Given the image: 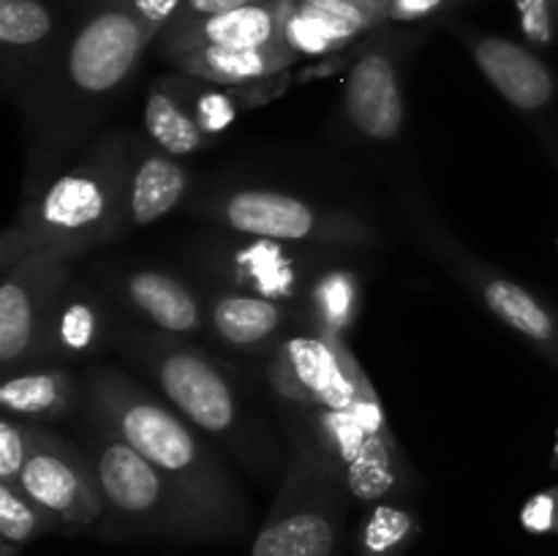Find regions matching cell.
I'll return each instance as SVG.
<instances>
[{
	"mask_svg": "<svg viewBox=\"0 0 558 556\" xmlns=\"http://www.w3.org/2000/svg\"><path fill=\"white\" fill-rule=\"evenodd\" d=\"M153 44L131 0H63L58 38L14 98L27 147L22 191L107 131Z\"/></svg>",
	"mask_w": 558,
	"mask_h": 556,
	"instance_id": "cell-1",
	"label": "cell"
},
{
	"mask_svg": "<svg viewBox=\"0 0 558 556\" xmlns=\"http://www.w3.org/2000/svg\"><path fill=\"white\" fill-rule=\"evenodd\" d=\"M554 467L558 469V434H556V445H554Z\"/></svg>",
	"mask_w": 558,
	"mask_h": 556,
	"instance_id": "cell-34",
	"label": "cell"
},
{
	"mask_svg": "<svg viewBox=\"0 0 558 556\" xmlns=\"http://www.w3.org/2000/svg\"><path fill=\"white\" fill-rule=\"evenodd\" d=\"M20 485L54 523L58 534H98L107 505L93 463L76 439L33 423V447Z\"/></svg>",
	"mask_w": 558,
	"mask_h": 556,
	"instance_id": "cell-12",
	"label": "cell"
},
{
	"mask_svg": "<svg viewBox=\"0 0 558 556\" xmlns=\"http://www.w3.org/2000/svg\"><path fill=\"white\" fill-rule=\"evenodd\" d=\"M142 123H145V131H142V134H145L153 145L161 147L163 153H169V156L174 158H185L194 156V153L207 150L213 142L210 136L199 129L194 114L185 109V104L180 101V96L172 90L167 76H158V80H153V85L147 87Z\"/></svg>",
	"mask_w": 558,
	"mask_h": 556,
	"instance_id": "cell-22",
	"label": "cell"
},
{
	"mask_svg": "<svg viewBox=\"0 0 558 556\" xmlns=\"http://www.w3.org/2000/svg\"><path fill=\"white\" fill-rule=\"evenodd\" d=\"M292 3V0H289ZM283 16L287 3H254L221 14L172 20L156 38L163 60L207 47H270L283 44Z\"/></svg>",
	"mask_w": 558,
	"mask_h": 556,
	"instance_id": "cell-17",
	"label": "cell"
},
{
	"mask_svg": "<svg viewBox=\"0 0 558 556\" xmlns=\"http://www.w3.org/2000/svg\"><path fill=\"white\" fill-rule=\"evenodd\" d=\"M521 527L529 534H558V485L539 491L523 505Z\"/></svg>",
	"mask_w": 558,
	"mask_h": 556,
	"instance_id": "cell-30",
	"label": "cell"
},
{
	"mask_svg": "<svg viewBox=\"0 0 558 556\" xmlns=\"http://www.w3.org/2000/svg\"><path fill=\"white\" fill-rule=\"evenodd\" d=\"M74 439L90 458L107 505L96 537L104 543H218L210 523L101 414L82 407Z\"/></svg>",
	"mask_w": 558,
	"mask_h": 556,
	"instance_id": "cell-5",
	"label": "cell"
},
{
	"mask_svg": "<svg viewBox=\"0 0 558 556\" xmlns=\"http://www.w3.org/2000/svg\"><path fill=\"white\" fill-rule=\"evenodd\" d=\"M82 376L69 365L36 363L27 368L0 374V407L25 423L49 425L82 412Z\"/></svg>",
	"mask_w": 558,
	"mask_h": 556,
	"instance_id": "cell-20",
	"label": "cell"
},
{
	"mask_svg": "<svg viewBox=\"0 0 558 556\" xmlns=\"http://www.w3.org/2000/svg\"><path fill=\"white\" fill-rule=\"evenodd\" d=\"M191 216L221 232L336 251H371L385 243L374 218L347 205L311 200L267 185H232L196 196Z\"/></svg>",
	"mask_w": 558,
	"mask_h": 556,
	"instance_id": "cell-7",
	"label": "cell"
},
{
	"mask_svg": "<svg viewBox=\"0 0 558 556\" xmlns=\"http://www.w3.org/2000/svg\"><path fill=\"white\" fill-rule=\"evenodd\" d=\"M425 33L379 31L354 58L343 82L341 129L368 147L396 145L407 129L403 71Z\"/></svg>",
	"mask_w": 558,
	"mask_h": 556,
	"instance_id": "cell-10",
	"label": "cell"
},
{
	"mask_svg": "<svg viewBox=\"0 0 558 556\" xmlns=\"http://www.w3.org/2000/svg\"><path fill=\"white\" fill-rule=\"evenodd\" d=\"M298 55L287 44L270 47H207L194 52L178 55L169 60L174 71L213 82V85H254V82L272 80L298 63Z\"/></svg>",
	"mask_w": 558,
	"mask_h": 556,
	"instance_id": "cell-21",
	"label": "cell"
},
{
	"mask_svg": "<svg viewBox=\"0 0 558 556\" xmlns=\"http://www.w3.org/2000/svg\"><path fill=\"white\" fill-rule=\"evenodd\" d=\"M450 33L472 55L480 74L496 93L529 118L539 145L558 169V74L543 52L510 36L480 31L474 25H456Z\"/></svg>",
	"mask_w": 558,
	"mask_h": 556,
	"instance_id": "cell-11",
	"label": "cell"
},
{
	"mask_svg": "<svg viewBox=\"0 0 558 556\" xmlns=\"http://www.w3.org/2000/svg\"><path fill=\"white\" fill-rule=\"evenodd\" d=\"M0 270V374H11L41 363L54 305L74 270L49 251H27Z\"/></svg>",
	"mask_w": 558,
	"mask_h": 556,
	"instance_id": "cell-13",
	"label": "cell"
},
{
	"mask_svg": "<svg viewBox=\"0 0 558 556\" xmlns=\"http://www.w3.org/2000/svg\"><path fill=\"white\" fill-rule=\"evenodd\" d=\"M63 22V0H0V82L14 101L47 58Z\"/></svg>",
	"mask_w": 558,
	"mask_h": 556,
	"instance_id": "cell-19",
	"label": "cell"
},
{
	"mask_svg": "<svg viewBox=\"0 0 558 556\" xmlns=\"http://www.w3.org/2000/svg\"><path fill=\"white\" fill-rule=\"evenodd\" d=\"M423 532V518L412 507V499H385L365 507L354 529L357 556H407Z\"/></svg>",
	"mask_w": 558,
	"mask_h": 556,
	"instance_id": "cell-24",
	"label": "cell"
},
{
	"mask_svg": "<svg viewBox=\"0 0 558 556\" xmlns=\"http://www.w3.org/2000/svg\"><path fill=\"white\" fill-rule=\"evenodd\" d=\"M276 3H289V0H276Z\"/></svg>",
	"mask_w": 558,
	"mask_h": 556,
	"instance_id": "cell-35",
	"label": "cell"
},
{
	"mask_svg": "<svg viewBox=\"0 0 558 556\" xmlns=\"http://www.w3.org/2000/svg\"><path fill=\"white\" fill-rule=\"evenodd\" d=\"M131 164L125 180L123 234L140 232L167 218L191 194L189 167L153 145L145 134H131Z\"/></svg>",
	"mask_w": 558,
	"mask_h": 556,
	"instance_id": "cell-18",
	"label": "cell"
},
{
	"mask_svg": "<svg viewBox=\"0 0 558 556\" xmlns=\"http://www.w3.org/2000/svg\"><path fill=\"white\" fill-rule=\"evenodd\" d=\"M374 3H385V0H374Z\"/></svg>",
	"mask_w": 558,
	"mask_h": 556,
	"instance_id": "cell-36",
	"label": "cell"
},
{
	"mask_svg": "<svg viewBox=\"0 0 558 556\" xmlns=\"http://www.w3.org/2000/svg\"><path fill=\"white\" fill-rule=\"evenodd\" d=\"M398 207H401L409 232L423 245L425 254L436 265L445 267L496 322H501L512 333H518L523 341L532 343L539 358L548 360L558 371L556 311L545 300H539L532 289L490 267L477 254H472L414 191H403Z\"/></svg>",
	"mask_w": 558,
	"mask_h": 556,
	"instance_id": "cell-8",
	"label": "cell"
},
{
	"mask_svg": "<svg viewBox=\"0 0 558 556\" xmlns=\"http://www.w3.org/2000/svg\"><path fill=\"white\" fill-rule=\"evenodd\" d=\"M360 309H363V278L354 267L347 265V254H343L316 278L305 300V311L314 330L347 338V333L357 322Z\"/></svg>",
	"mask_w": 558,
	"mask_h": 556,
	"instance_id": "cell-23",
	"label": "cell"
},
{
	"mask_svg": "<svg viewBox=\"0 0 558 556\" xmlns=\"http://www.w3.org/2000/svg\"><path fill=\"white\" fill-rule=\"evenodd\" d=\"M131 131H101L52 174L22 191L16 216L0 238V267L27 251L80 259L123 238Z\"/></svg>",
	"mask_w": 558,
	"mask_h": 556,
	"instance_id": "cell-4",
	"label": "cell"
},
{
	"mask_svg": "<svg viewBox=\"0 0 558 556\" xmlns=\"http://www.w3.org/2000/svg\"><path fill=\"white\" fill-rule=\"evenodd\" d=\"M120 322H123V316H120V309L112 303V298L104 289H96L76 278L74 273V278L54 305L41 363H90L104 349H114Z\"/></svg>",
	"mask_w": 558,
	"mask_h": 556,
	"instance_id": "cell-16",
	"label": "cell"
},
{
	"mask_svg": "<svg viewBox=\"0 0 558 556\" xmlns=\"http://www.w3.org/2000/svg\"><path fill=\"white\" fill-rule=\"evenodd\" d=\"M294 9L327 25L347 44L387 25L385 3L374 0H294Z\"/></svg>",
	"mask_w": 558,
	"mask_h": 556,
	"instance_id": "cell-26",
	"label": "cell"
},
{
	"mask_svg": "<svg viewBox=\"0 0 558 556\" xmlns=\"http://www.w3.org/2000/svg\"><path fill=\"white\" fill-rule=\"evenodd\" d=\"M276 414L289 458L248 556H343L352 496L311 431L292 414Z\"/></svg>",
	"mask_w": 558,
	"mask_h": 556,
	"instance_id": "cell-6",
	"label": "cell"
},
{
	"mask_svg": "<svg viewBox=\"0 0 558 556\" xmlns=\"http://www.w3.org/2000/svg\"><path fill=\"white\" fill-rule=\"evenodd\" d=\"M131 3L156 38L180 9V0H131Z\"/></svg>",
	"mask_w": 558,
	"mask_h": 556,
	"instance_id": "cell-33",
	"label": "cell"
},
{
	"mask_svg": "<svg viewBox=\"0 0 558 556\" xmlns=\"http://www.w3.org/2000/svg\"><path fill=\"white\" fill-rule=\"evenodd\" d=\"M461 0H385L387 22H420L452 9Z\"/></svg>",
	"mask_w": 558,
	"mask_h": 556,
	"instance_id": "cell-31",
	"label": "cell"
},
{
	"mask_svg": "<svg viewBox=\"0 0 558 556\" xmlns=\"http://www.w3.org/2000/svg\"><path fill=\"white\" fill-rule=\"evenodd\" d=\"M343 254L349 251L245 238L218 229V234L196 240L191 265L213 283V289H238L305 309L316 278Z\"/></svg>",
	"mask_w": 558,
	"mask_h": 556,
	"instance_id": "cell-9",
	"label": "cell"
},
{
	"mask_svg": "<svg viewBox=\"0 0 558 556\" xmlns=\"http://www.w3.org/2000/svg\"><path fill=\"white\" fill-rule=\"evenodd\" d=\"M31 447L33 423L3 412V418H0V483H20Z\"/></svg>",
	"mask_w": 558,
	"mask_h": 556,
	"instance_id": "cell-29",
	"label": "cell"
},
{
	"mask_svg": "<svg viewBox=\"0 0 558 556\" xmlns=\"http://www.w3.org/2000/svg\"><path fill=\"white\" fill-rule=\"evenodd\" d=\"M104 292L123 314L153 330L178 338L207 333V294L167 267H125L112 278L107 276Z\"/></svg>",
	"mask_w": 558,
	"mask_h": 556,
	"instance_id": "cell-14",
	"label": "cell"
},
{
	"mask_svg": "<svg viewBox=\"0 0 558 556\" xmlns=\"http://www.w3.org/2000/svg\"><path fill=\"white\" fill-rule=\"evenodd\" d=\"M254 3H276V0H180V9L172 20H196V16L221 14V11H232L240 9V5Z\"/></svg>",
	"mask_w": 558,
	"mask_h": 556,
	"instance_id": "cell-32",
	"label": "cell"
},
{
	"mask_svg": "<svg viewBox=\"0 0 558 556\" xmlns=\"http://www.w3.org/2000/svg\"><path fill=\"white\" fill-rule=\"evenodd\" d=\"M82 407L101 414L147 458L167 483L210 523L218 543H240L251 534L254 512L227 461L163 396L147 390L112 363H87L82 371Z\"/></svg>",
	"mask_w": 558,
	"mask_h": 556,
	"instance_id": "cell-3",
	"label": "cell"
},
{
	"mask_svg": "<svg viewBox=\"0 0 558 556\" xmlns=\"http://www.w3.org/2000/svg\"><path fill=\"white\" fill-rule=\"evenodd\" d=\"M300 327H311V319L308 311L298 303L238 289L207 292V336L234 352L267 358L289 333Z\"/></svg>",
	"mask_w": 558,
	"mask_h": 556,
	"instance_id": "cell-15",
	"label": "cell"
},
{
	"mask_svg": "<svg viewBox=\"0 0 558 556\" xmlns=\"http://www.w3.org/2000/svg\"><path fill=\"white\" fill-rule=\"evenodd\" d=\"M114 349L145 371L185 420L216 439L254 478L281 483L289 458L281 420L276 407L272 412L265 407L259 390L248 385L238 365L223 363L189 338L129 319L120 322Z\"/></svg>",
	"mask_w": 558,
	"mask_h": 556,
	"instance_id": "cell-2",
	"label": "cell"
},
{
	"mask_svg": "<svg viewBox=\"0 0 558 556\" xmlns=\"http://www.w3.org/2000/svg\"><path fill=\"white\" fill-rule=\"evenodd\" d=\"M44 534H58V523L14 483H0V556H20Z\"/></svg>",
	"mask_w": 558,
	"mask_h": 556,
	"instance_id": "cell-25",
	"label": "cell"
},
{
	"mask_svg": "<svg viewBox=\"0 0 558 556\" xmlns=\"http://www.w3.org/2000/svg\"><path fill=\"white\" fill-rule=\"evenodd\" d=\"M518 27L529 47L554 49L558 44V0H512Z\"/></svg>",
	"mask_w": 558,
	"mask_h": 556,
	"instance_id": "cell-28",
	"label": "cell"
},
{
	"mask_svg": "<svg viewBox=\"0 0 558 556\" xmlns=\"http://www.w3.org/2000/svg\"><path fill=\"white\" fill-rule=\"evenodd\" d=\"M283 44L292 49L298 58H322V55H330L336 49L347 47L343 38H338L322 22L311 20V16L300 14L294 9V0L287 3V16H283Z\"/></svg>",
	"mask_w": 558,
	"mask_h": 556,
	"instance_id": "cell-27",
	"label": "cell"
}]
</instances>
